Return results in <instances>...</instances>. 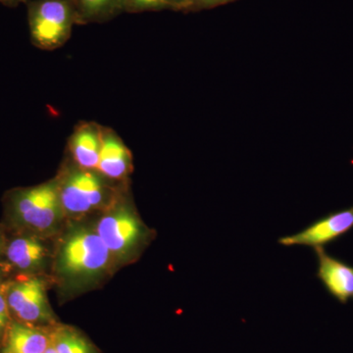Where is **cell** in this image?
Here are the masks:
<instances>
[{
	"mask_svg": "<svg viewBox=\"0 0 353 353\" xmlns=\"http://www.w3.org/2000/svg\"><path fill=\"white\" fill-rule=\"evenodd\" d=\"M30 36L36 48L54 50L61 48L78 24L72 0H34L28 3Z\"/></svg>",
	"mask_w": 353,
	"mask_h": 353,
	"instance_id": "obj_3",
	"label": "cell"
},
{
	"mask_svg": "<svg viewBox=\"0 0 353 353\" xmlns=\"http://www.w3.org/2000/svg\"><path fill=\"white\" fill-rule=\"evenodd\" d=\"M6 282L7 281L6 280V273H4L3 268L0 266V288L6 284Z\"/></svg>",
	"mask_w": 353,
	"mask_h": 353,
	"instance_id": "obj_21",
	"label": "cell"
},
{
	"mask_svg": "<svg viewBox=\"0 0 353 353\" xmlns=\"http://www.w3.org/2000/svg\"><path fill=\"white\" fill-rule=\"evenodd\" d=\"M4 246H6V239H4L3 234L0 232V259L3 255Z\"/></svg>",
	"mask_w": 353,
	"mask_h": 353,
	"instance_id": "obj_20",
	"label": "cell"
},
{
	"mask_svg": "<svg viewBox=\"0 0 353 353\" xmlns=\"http://www.w3.org/2000/svg\"><path fill=\"white\" fill-rule=\"evenodd\" d=\"M52 343L57 353H99L85 334L67 325L53 326Z\"/></svg>",
	"mask_w": 353,
	"mask_h": 353,
	"instance_id": "obj_14",
	"label": "cell"
},
{
	"mask_svg": "<svg viewBox=\"0 0 353 353\" xmlns=\"http://www.w3.org/2000/svg\"><path fill=\"white\" fill-rule=\"evenodd\" d=\"M353 229V206L316 220L303 231L279 239L284 246L304 245L324 248Z\"/></svg>",
	"mask_w": 353,
	"mask_h": 353,
	"instance_id": "obj_7",
	"label": "cell"
},
{
	"mask_svg": "<svg viewBox=\"0 0 353 353\" xmlns=\"http://www.w3.org/2000/svg\"><path fill=\"white\" fill-rule=\"evenodd\" d=\"M112 255L97 231L75 227L61 241L57 259L58 275L79 285L94 281L108 270Z\"/></svg>",
	"mask_w": 353,
	"mask_h": 353,
	"instance_id": "obj_1",
	"label": "cell"
},
{
	"mask_svg": "<svg viewBox=\"0 0 353 353\" xmlns=\"http://www.w3.org/2000/svg\"><path fill=\"white\" fill-rule=\"evenodd\" d=\"M78 24L101 23L123 12V0H72Z\"/></svg>",
	"mask_w": 353,
	"mask_h": 353,
	"instance_id": "obj_13",
	"label": "cell"
},
{
	"mask_svg": "<svg viewBox=\"0 0 353 353\" xmlns=\"http://www.w3.org/2000/svg\"><path fill=\"white\" fill-rule=\"evenodd\" d=\"M314 250L318 261L316 276L332 296L347 304L353 299V266L332 256L324 248Z\"/></svg>",
	"mask_w": 353,
	"mask_h": 353,
	"instance_id": "obj_9",
	"label": "cell"
},
{
	"mask_svg": "<svg viewBox=\"0 0 353 353\" xmlns=\"http://www.w3.org/2000/svg\"><path fill=\"white\" fill-rule=\"evenodd\" d=\"M4 290L12 319L37 326L57 324L48 303L43 279L36 275H20L7 281Z\"/></svg>",
	"mask_w": 353,
	"mask_h": 353,
	"instance_id": "obj_5",
	"label": "cell"
},
{
	"mask_svg": "<svg viewBox=\"0 0 353 353\" xmlns=\"http://www.w3.org/2000/svg\"><path fill=\"white\" fill-rule=\"evenodd\" d=\"M6 284L0 288V343L3 340L7 328H8L11 320H12L6 303V290H4Z\"/></svg>",
	"mask_w": 353,
	"mask_h": 353,
	"instance_id": "obj_16",
	"label": "cell"
},
{
	"mask_svg": "<svg viewBox=\"0 0 353 353\" xmlns=\"http://www.w3.org/2000/svg\"><path fill=\"white\" fill-rule=\"evenodd\" d=\"M168 8L174 10L189 11L194 10L196 0H166Z\"/></svg>",
	"mask_w": 353,
	"mask_h": 353,
	"instance_id": "obj_17",
	"label": "cell"
},
{
	"mask_svg": "<svg viewBox=\"0 0 353 353\" xmlns=\"http://www.w3.org/2000/svg\"><path fill=\"white\" fill-rule=\"evenodd\" d=\"M168 8L166 0H123V12L141 13Z\"/></svg>",
	"mask_w": 353,
	"mask_h": 353,
	"instance_id": "obj_15",
	"label": "cell"
},
{
	"mask_svg": "<svg viewBox=\"0 0 353 353\" xmlns=\"http://www.w3.org/2000/svg\"><path fill=\"white\" fill-rule=\"evenodd\" d=\"M27 0H0V3L8 7H17L21 3H26Z\"/></svg>",
	"mask_w": 353,
	"mask_h": 353,
	"instance_id": "obj_19",
	"label": "cell"
},
{
	"mask_svg": "<svg viewBox=\"0 0 353 353\" xmlns=\"http://www.w3.org/2000/svg\"><path fill=\"white\" fill-rule=\"evenodd\" d=\"M132 154L122 139L109 128L102 127L101 153L97 171L103 178L119 181L131 172Z\"/></svg>",
	"mask_w": 353,
	"mask_h": 353,
	"instance_id": "obj_11",
	"label": "cell"
},
{
	"mask_svg": "<svg viewBox=\"0 0 353 353\" xmlns=\"http://www.w3.org/2000/svg\"><path fill=\"white\" fill-rule=\"evenodd\" d=\"M64 214H87L101 208L108 196V188L101 174L77 167L58 179Z\"/></svg>",
	"mask_w": 353,
	"mask_h": 353,
	"instance_id": "obj_6",
	"label": "cell"
},
{
	"mask_svg": "<svg viewBox=\"0 0 353 353\" xmlns=\"http://www.w3.org/2000/svg\"><path fill=\"white\" fill-rule=\"evenodd\" d=\"M102 127L83 122L76 127L70 138V152L76 164L85 170L97 171L101 153Z\"/></svg>",
	"mask_w": 353,
	"mask_h": 353,
	"instance_id": "obj_12",
	"label": "cell"
},
{
	"mask_svg": "<svg viewBox=\"0 0 353 353\" xmlns=\"http://www.w3.org/2000/svg\"><path fill=\"white\" fill-rule=\"evenodd\" d=\"M233 0H196L194 9L213 8V7L222 6Z\"/></svg>",
	"mask_w": 353,
	"mask_h": 353,
	"instance_id": "obj_18",
	"label": "cell"
},
{
	"mask_svg": "<svg viewBox=\"0 0 353 353\" xmlns=\"http://www.w3.org/2000/svg\"><path fill=\"white\" fill-rule=\"evenodd\" d=\"M48 255V248L37 234L19 231L6 241L2 256L10 268L20 272V275H34L43 266Z\"/></svg>",
	"mask_w": 353,
	"mask_h": 353,
	"instance_id": "obj_8",
	"label": "cell"
},
{
	"mask_svg": "<svg viewBox=\"0 0 353 353\" xmlns=\"http://www.w3.org/2000/svg\"><path fill=\"white\" fill-rule=\"evenodd\" d=\"M6 206L14 226L34 234L52 231L64 215L58 179L11 190L6 196Z\"/></svg>",
	"mask_w": 353,
	"mask_h": 353,
	"instance_id": "obj_2",
	"label": "cell"
},
{
	"mask_svg": "<svg viewBox=\"0 0 353 353\" xmlns=\"http://www.w3.org/2000/svg\"><path fill=\"white\" fill-rule=\"evenodd\" d=\"M53 326H37L11 320L0 353H44L52 341Z\"/></svg>",
	"mask_w": 353,
	"mask_h": 353,
	"instance_id": "obj_10",
	"label": "cell"
},
{
	"mask_svg": "<svg viewBox=\"0 0 353 353\" xmlns=\"http://www.w3.org/2000/svg\"><path fill=\"white\" fill-rule=\"evenodd\" d=\"M44 353H57V350H55L54 345H53L52 341H51L50 347H48V350H46V352Z\"/></svg>",
	"mask_w": 353,
	"mask_h": 353,
	"instance_id": "obj_22",
	"label": "cell"
},
{
	"mask_svg": "<svg viewBox=\"0 0 353 353\" xmlns=\"http://www.w3.org/2000/svg\"><path fill=\"white\" fill-rule=\"evenodd\" d=\"M95 231L116 259L136 253L152 236L136 212L125 204L116 205L102 216Z\"/></svg>",
	"mask_w": 353,
	"mask_h": 353,
	"instance_id": "obj_4",
	"label": "cell"
}]
</instances>
